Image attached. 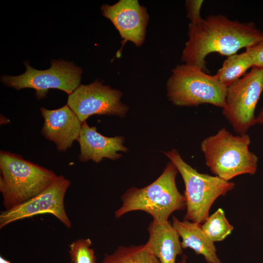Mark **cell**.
<instances>
[{
    "mask_svg": "<svg viewBox=\"0 0 263 263\" xmlns=\"http://www.w3.org/2000/svg\"><path fill=\"white\" fill-rule=\"evenodd\" d=\"M101 263H160L144 244L120 246L112 254H105Z\"/></svg>",
    "mask_w": 263,
    "mask_h": 263,
    "instance_id": "e0dca14e",
    "label": "cell"
},
{
    "mask_svg": "<svg viewBox=\"0 0 263 263\" xmlns=\"http://www.w3.org/2000/svg\"><path fill=\"white\" fill-rule=\"evenodd\" d=\"M70 181L58 176L48 188L38 195L13 208L4 210L0 214V228L17 220L45 213L56 216L68 228L71 222L67 215L64 204L66 192Z\"/></svg>",
    "mask_w": 263,
    "mask_h": 263,
    "instance_id": "30bf717a",
    "label": "cell"
},
{
    "mask_svg": "<svg viewBox=\"0 0 263 263\" xmlns=\"http://www.w3.org/2000/svg\"><path fill=\"white\" fill-rule=\"evenodd\" d=\"M172 225L182 238L183 249L189 248L197 255H202L207 263H222L217 255L214 243L204 232L201 224L172 217Z\"/></svg>",
    "mask_w": 263,
    "mask_h": 263,
    "instance_id": "9a60e30c",
    "label": "cell"
},
{
    "mask_svg": "<svg viewBox=\"0 0 263 263\" xmlns=\"http://www.w3.org/2000/svg\"><path fill=\"white\" fill-rule=\"evenodd\" d=\"M256 123L263 124V107L261 109L258 116L256 117Z\"/></svg>",
    "mask_w": 263,
    "mask_h": 263,
    "instance_id": "7402d4cb",
    "label": "cell"
},
{
    "mask_svg": "<svg viewBox=\"0 0 263 263\" xmlns=\"http://www.w3.org/2000/svg\"><path fill=\"white\" fill-rule=\"evenodd\" d=\"M51 66L45 70H38L24 62L26 71L18 76L3 75L1 81L17 90L34 89L38 99L46 97L48 90L56 89L71 94L80 84L82 70L73 62L62 59L52 60Z\"/></svg>",
    "mask_w": 263,
    "mask_h": 263,
    "instance_id": "52a82bcc",
    "label": "cell"
},
{
    "mask_svg": "<svg viewBox=\"0 0 263 263\" xmlns=\"http://www.w3.org/2000/svg\"><path fill=\"white\" fill-rule=\"evenodd\" d=\"M102 81L95 80L88 85L80 84L68 98L67 105L81 122L94 114L124 117L128 107L121 102L122 93Z\"/></svg>",
    "mask_w": 263,
    "mask_h": 263,
    "instance_id": "9c48e42d",
    "label": "cell"
},
{
    "mask_svg": "<svg viewBox=\"0 0 263 263\" xmlns=\"http://www.w3.org/2000/svg\"><path fill=\"white\" fill-rule=\"evenodd\" d=\"M0 263H12L7 259L4 258L2 256H0Z\"/></svg>",
    "mask_w": 263,
    "mask_h": 263,
    "instance_id": "603a6c76",
    "label": "cell"
},
{
    "mask_svg": "<svg viewBox=\"0 0 263 263\" xmlns=\"http://www.w3.org/2000/svg\"><path fill=\"white\" fill-rule=\"evenodd\" d=\"M101 10L118 31L122 38L121 48L128 41L137 47L143 45L149 16L146 8L137 0H120L112 5H103Z\"/></svg>",
    "mask_w": 263,
    "mask_h": 263,
    "instance_id": "8fae6325",
    "label": "cell"
},
{
    "mask_svg": "<svg viewBox=\"0 0 263 263\" xmlns=\"http://www.w3.org/2000/svg\"><path fill=\"white\" fill-rule=\"evenodd\" d=\"M263 91V68L251 71L227 87L222 113L240 135L246 134L256 123L255 110Z\"/></svg>",
    "mask_w": 263,
    "mask_h": 263,
    "instance_id": "ba28073f",
    "label": "cell"
},
{
    "mask_svg": "<svg viewBox=\"0 0 263 263\" xmlns=\"http://www.w3.org/2000/svg\"><path fill=\"white\" fill-rule=\"evenodd\" d=\"M179 263H187V257L186 256H184L181 261L179 262Z\"/></svg>",
    "mask_w": 263,
    "mask_h": 263,
    "instance_id": "cb8c5ba5",
    "label": "cell"
},
{
    "mask_svg": "<svg viewBox=\"0 0 263 263\" xmlns=\"http://www.w3.org/2000/svg\"><path fill=\"white\" fill-rule=\"evenodd\" d=\"M188 38L181 60L206 71V56L216 52L229 56L243 48L263 41V32L252 22H241L225 16L211 15L188 25Z\"/></svg>",
    "mask_w": 263,
    "mask_h": 263,
    "instance_id": "6da1fadb",
    "label": "cell"
},
{
    "mask_svg": "<svg viewBox=\"0 0 263 263\" xmlns=\"http://www.w3.org/2000/svg\"><path fill=\"white\" fill-rule=\"evenodd\" d=\"M148 230L149 237L145 247L160 263H175L178 255L183 254L180 237L176 230L168 221L162 222L153 220Z\"/></svg>",
    "mask_w": 263,
    "mask_h": 263,
    "instance_id": "5bb4252c",
    "label": "cell"
},
{
    "mask_svg": "<svg viewBox=\"0 0 263 263\" xmlns=\"http://www.w3.org/2000/svg\"><path fill=\"white\" fill-rule=\"evenodd\" d=\"M250 138L246 134L233 135L223 128L201 143L206 165L219 178L229 181L244 174H254L258 157L249 150Z\"/></svg>",
    "mask_w": 263,
    "mask_h": 263,
    "instance_id": "277c9868",
    "label": "cell"
},
{
    "mask_svg": "<svg viewBox=\"0 0 263 263\" xmlns=\"http://www.w3.org/2000/svg\"><path fill=\"white\" fill-rule=\"evenodd\" d=\"M91 244L89 238L73 242L69 250L71 263H96L94 251L90 247Z\"/></svg>",
    "mask_w": 263,
    "mask_h": 263,
    "instance_id": "d6986e66",
    "label": "cell"
},
{
    "mask_svg": "<svg viewBox=\"0 0 263 263\" xmlns=\"http://www.w3.org/2000/svg\"><path fill=\"white\" fill-rule=\"evenodd\" d=\"M252 67L251 59L244 51L228 56L215 75L223 84L228 87L240 79L247 70Z\"/></svg>",
    "mask_w": 263,
    "mask_h": 263,
    "instance_id": "2e32d148",
    "label": "cell"
},
{
    "mask_svg": "<svg viewBox=\"0 0 263 263\" xmlns=\"http://www.w3.org/2000/svg\"><path fill=\"white\" fill-rule=\"evenodd\" d=\"M122 136L106 137L97 132L95 127H90L85 121L82 123L78 142L80 146L79 160L83 162L92 160L100 162L103 158L115 160L122 155L118 151L126 152Z\"/></svg>",
    "mask_w": 263,
    "mask_h": 263,
    "instance_id": "4fadbf2b",
    "label": "cell"
},
{
    "mask_svg": "<svg viewBox=\"0 0 263 263\" xmlns=\"http://www.w3.org/2000/svg\"><path fill=\"white\" fill-rule=\"evenodd\" d=\"M164 153L176 167L185 184L187 209L185 220L203 223L208 217L215 201L232 190L235 186L234 183L198 172L184 161L175 149Z\"/></svg>",
    "mask_w": 263,
    "mask_h": 263,
    "instance_id": "8992f818",
    "label": "cell"
},
{
    "mask_svg": "<svg viewBox=\"0 0 263 263\" xmlns=\"http://www.w3.org/2000/svg\"><path fill=\"white\" fill-rule=\"evenodd\" d=\"M178 172L173 163L169 162L161 175L150 185L128 189L121 197L122 205L115 212V217L141 210L150 215L153 220L162 222L168 221L174 211L184 210L186 207L185 198L176 184Z\"/></svg>",
    "mask_w": 263,
    "mask_h": 263,
    "instance_id": "7a4b0ae2",
    "label": "cell"
},
{
    "mask_svg": "<svg viewBox=\"0 0 263 263\" xmlns=\"http://www.w3.org/2000/svg\"><path fill=\"white\" fill-rule=\"evenodd\" d=\"M226 91L227 87L215 75H207L201 68L187 64L173 68L167 82V96L179 106L209 104L223 109Z\"/></svg>",
    "mask_w": 263,
    "mask_h": 263,
    "instance_id": "5b68a950",
    "label": "cell"
},
{
    "mask_svg": "<svg viewBox=\"0 0 263 263\" xmlns=\"http://www.w3.org/2000/svg\"><path fill=\"white\" fill-rule=\"evenodd\" d=\"M0 191L5 210L36 196L58 177L53 171L6 151L0 152Z\"/></svg>",
    "mask_w": 263,
    "mask_h": 263,
    "instance_id": "3957f363",
    "label": "cell"
},
{
    "mask_svg": "<svg viewBox=\"0 0 263 263\" xmlns=\"http://www.w3.org/2000/svg\"><path fill=\"white\" fill-rule=\"evenodd\" d=\"M40 110L44 119L41 133L54 142L58 150L65 151L75 141H78L82 122L67 104L56 110Z\"/></svg>",
    "mask_w": 263,
    "mask_h": 263,
    "instance_id": "7c38bea8",
    "label": "cell"
},
{
    "mask_svg": "<svg viewBox=\"0 0 263 263\" xmlns=\"http://www.w3.org/2000/svg\"><path fill=\"white\" fill-rule=\"evenodd\" d=\"M245 51L252 60L253 67L263 68V41L246 48Z\"/></svg>",
    "mask_w": 263,
    "mask_h": 263,
    "instance_id": "44dd1931",
    "label": "cell"
},
{
    "mask_svg": "<svg viewBox=\"0 0 263 263\" xmlns=\"http://www.w3.org/2000/svg\"><path fill=\"white\" fill-rule=\"evenodd\" d=\"M204 1L203 0H188L186 2L187 17L190 23L193 24L201 20L200 11Z\"/></svg>",
    "mask_w": 263,
    "mask_h": 263,
    "instance_id": "ffe728a7",
    "label": "cell"
},
{
    "mask_svg": "<svg viewBox=\"0 0 263 263\" xmlns=\"http://www.w3.org/2000/svg\"><path fill=\"white\" fill-rule=\"evenodd\" d=\"M201 226L207 237L214 243L223 241L234 229L221 208L209 216Z\"/></svg>",
    "mask_w": 263,
    "mask_h": 263,
    "instance_id": "ac0fdd59",
    "label": "cell"
}]
</instances>
